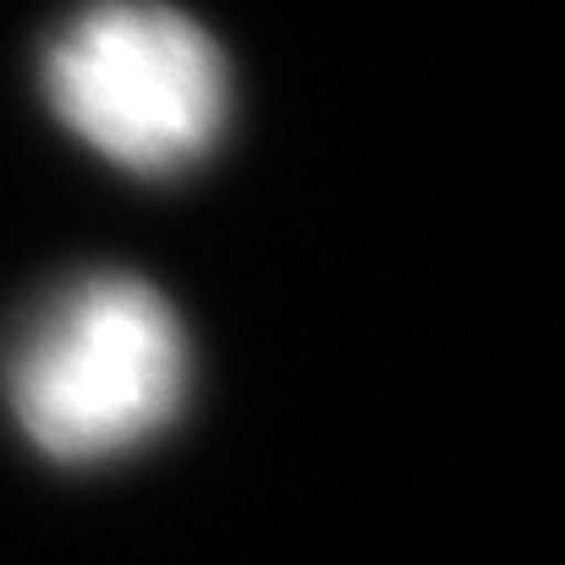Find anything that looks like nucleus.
<instances>
[{"mask_svg": "<svg viewBox=\"0 0 565 565\" xmlns=\"http://www.w3.org/2000/svg\"><path fill=\"white\" fill-rule=\"evenodd\" d=\"M11 412L50 461H105L160 434L188 390V341L171 302L132 275H88L55 291L22 330Z\"/></svg>", "mask_w": 565, "mask_h": 565, "instance_id": "f257e3e1", "label": "nucleus"}, {"mask_svg": "<svg viewBox=\"0 0 565 565\" xmlns=\"http://www.w3.org/2000/svg\"><path fill=\"white\" fill-rule=\"evenodd\" d=\"M44 94L72 138L138 177L192 166L225 127V61L171 6L99 0L44 55Z\"/></svg>", "mask_w": 565, "mask_h": 565, "instance_id": "f03ea898", "label": "nucleus"}]
</instances>
